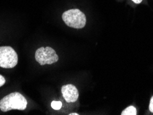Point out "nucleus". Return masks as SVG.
Segmentation results:
<instances>
[{
    "mask_svg": "<svg viewBox=\"0 0 153 115\" xmlns=\"http://www.w3.org/2000/svg\"><path fill=\"white\" fill-rule=\"evenodd\" d=\"M26 98L19 92H13L4 96L0 101V110L8 112L12 110H24L27 107Z\"/></svg>",
    "mask_w": 153,
    "mask_h": 115,
    "instance_id": "1",
    "label": "nucleus"
},
{
    "mask_svg": "<svg viewBox=\"0 0 153 115\" xmlns=\"http://www.w3.org/2000/svg\"><path fill=\"white\" fill-rule=\"evenodd\" d=\"M62 19L67 26L76 29L84 28L86 23L85 15L79 9H71L64 12Z\"/></svg>",
    "mask_w": 153,
    "mask_h": 115,
    "instance_id": "2",
    "label": "nucleus"
},
{
    "mask_svg": "<svg viewBox=\"0 0 153 115\" xmlns=\"http://www.w3.org/2000/svg\"><path fill=\"white\" fill-rule=\"evenodd\" d=\"M18 56L10 46L0 47V67L3 68H13L16 66Z\"/></svg>",
    "mask_w": 153,
    "mask_h": 115,
    "instance_id": "3",
    "label": "nucleus"
},
{
    "mask_svg": "<svg viewBox=\"0 0 153 115\" xmlns=\"http://www.w3.org/2000/svg\"><path fill=\"white\" fill-rule=\"evenodd\" d=\"M35 59L41 66H44L45 64H55L59 59V57L55 50L51 47H42L36 50Z\"/></svg>",
    "mask_w": 153,
    "mask_h": 115,
    "instance_id": "4",
    "label": "nucleus"
},
{
    "mask_svg": "<svg viewBox=\"0 0 153 115\" xmlns=\"http://www.w3.org/2000/svg\"><path fill=\"white\" fill-rule=\"evenodd\" d=\"M63 97L67 102L73 103L76 101L79 97V92L75 85L68 84L64 85L62 88Z\"/></svg>",
    "mask_w": 153,
    "mask_h": 115,
    "instance_id": "5",
    "label": "nucleus"
},
{
    "mask_svg": "<svg viewBox=\"0 0 153 115\" xmlns=\"http://www.w3.org/2000/svg\"><path fill=\"white\" fill-rule=\"evenodd\" d=\"M122 115H136L137 114V110L134 106H129L123 110L121 112Z\"/></svg>",
    "mask_w": 153,
    "mask_h": 115,
    "instance_id": "6",
    "label": "nucleus"
},
{
    "mask_svg": "<svg viewBox=\"0 0 153 115\" xmlns=\"http://www.w3.org/2000/svg\"><path fill=\"white\" fill-rule=\"evenodd\" d=\"M62 106V103L61 101H53L51 103V107L53 108L54 110H59Z\"/></svg>",
    "mask_w": 153,
    "mask_h": 115,
    "instance_id": "7",
    "label": "nucleus"
},
{
    "mask_svg": "<svg viewBox=\"0 0 153 115\" xmlns=\"http://www.w3.org/2000/svg\"><path fill=\"white\" fill-rule=\"evenodd\" d=\"M5 83H6L5 78L0 74V87H1L2 85H4V84H5Z\"/></svg>",
    "mask_w": 153,
    "mask_h": 115,
    "instance_id": "8",
    "label": "nucleus"
},
{
    "mask_svg": "<svg viewBox=\"0 0 153 115\" xmlns=\"http://www.w3.org/2000/svg\"><path fill=\"white\" fill-rule=\"evenodd\" d=\"M149 110L150 111L152 112L153 113V96L150 99V105H149Z\"/></svg>",
    "mask_w": 153,
    "mask_h": 115,
    "instance_id": "9",
    "label": "nucleus"
},
{
    "mask_svg": "<svg viewBox=\"0 0 153 115\" xmlns=\"http://www.w3.org/2000/svg\"><path fill=\"white\" fill-rule=\"evenodd\" d=\"M132 1H133L135 4H140L143 0H132Z\"/></svg>",
    "mask_w": 153,
    "mask_h": 115,
    "instance_id": "10",
    "label": "nucleus"
}]
</instances>
